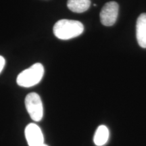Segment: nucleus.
Here are the masks:
<instances>
[{
    "instance_id": "nucleus-1",
    "label": "nucleus",
    "mask_w": 146,
    "mask_h": 146,
    "mask_svg": "<svg viewBox=\"0 0 146 146\" xmlns=\"http://www.w3.org/2000/svg\"><path fill=\"white\" fill-rule=\"evenodd\" d=\"M54 34L61 40H68L76 37L83 33V25L81 22L74 20H60L54 25Z\"/></svg>"
},
{
    "instance_id": "nucleus-2",
    "label": "nucleus",
    "mask_w": 146,
    "mask_h": 146,
    "mask_svg": "<svg viewBox=\"0 0 146 146\" xmlns=\"http://www.w3.org/2000/svg\"><path fill=\"white\" fill-rule=\"evenodd\" d=\"M43 74V66L40 63H35L29 68H27L20 73L16 79V82L21 87H31L39 83L41 81Z\"/></svg>"
},
{
    "instance_id": "nucleus-3",
    "label": "nucleus",
    "mask_w": 146,
    "mask_h": 146,
    "mask_svg": "<svg viewBox=\"0 0 146 146\" xmlns=\"http://www.w3.org/2000/svg\"><path fill=\"white\" fill-rule=\"evenodd\" d=\"M25 106L33 120L35 122L41 121L43 116V106L39 95L36 93L27 95L25 98Z\"/></svg>"
},
{
    "instance_id": "nucleus-4",
    "label": "nucleus",
    "mask_w": 146,
    "mask_h": 146,
    "mask_svg": "<svg viewBox=\"0 0 146 146\" xmlns=\"http://www.w3.org/2000/svg\"><path fill=\"white\" fill-rule=\"evenodd\" d=\"M119 6L115 1H110L104 5L100 12V21L103 25L110 27L114 25L117 20Z\"/></svg>"
},
{
    "instance_id": "nucleus-5",
    "label": "nucleus",
    "mask_w": 146,
    "mask_h": 146,
    "mask_svg": "<svg viewBox=\"0 0 146 146\" xmlns=\"http://www.w3.org/2000/svg\"><path fill=\"white\" fill-rule=\"evenodd\" d=\"M25 135L29 146H41L44 144L43 133L36 124H29L25 128Z\"/></svg>"
},
{
    "instance_id": "nucleus-6",
    "label": "nucleus",
    "mask_w": 146,
    "mask_h": 146,
    "mask_svg": "<svg viewBox=\"0 0 146 146\" xmlns=\"http://www.w3.org/2000/svg\"><path fill=\"white\" fill-rule=\"evenodd\" d=\"M136 35L139 46L146 48V13L141 14L137 18Z\"/></svg>"
},
{
    "instance_id": "nucleus-7",
    "label": "nucleus",
    "mask_w": 146,
    "mask_h": 146,
    "mask_svg": "<svg viewBox=\"0 0 146 146\" xmlns=\"http://www.w3.org/2000/svg\"><path fill=\"white\" fill-rule=\"evenodd\" d=\"M91 5L90 0H68V9L75 13H83L87 11Z\"/></svg>"
},
{
    "instance_id": "nucleus-8",
    "label": "nucleus",
    "mask_w": 146,
    "mask_h": 146,
    "mask_svg": "<svg viewBox=\"0 0 146 146\" xmlns=\"http://www.w3.org/2000/svg\"><path fill=\"white\" fill-rule=\"evenodd\" d=\"M110 132L108 129L104 125H101L97 129L95 133L94 141L97 146L104 145L109 139Z\"/></svg>"
},
{
    "instance_id": "nucleus-9",
    "label": "nucleus",
    "mask_w": 146,
    "mask_h": 146,
    "mask_svg": "<svg viewBox=\"0 0 146 146\" xmlns=\"http://www.w3.org/2000/svg\"><path fill=\"white\" fill-rule=\"evenodd\" d=\"M5 64V60L3 56H0V73L3 70L4 66Z\"/></svg>"
},
{
    "instance_id": "nucleus-10",
    "label": "nucleus",
    "mask_w": 146,
    "mask_h": 146,
    "mask_svg": "<svg viewBox=\"0 0 146 146\" xmlns=\"http://www.w3.org/2000/svg\"><path fill=\"white\" fill-rule=\"evenodd\" d=\"M41 146H48L47 145H45V144H43V145H41Z\"/></svg>"
}]
</instances>
